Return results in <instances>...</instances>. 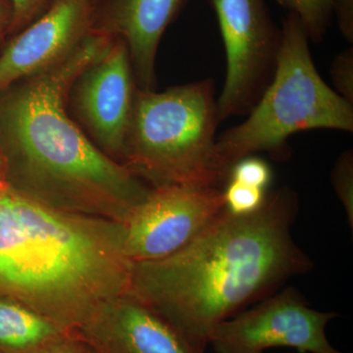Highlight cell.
I'll use <instances>...</instances> for the list:
<instances>
[{"mask_svg": "<svg viewBox=\"0 0 353 353\" xmlns=\"http://www.w3.org/2000/svg\"><path fill=\"white\" fill-rule=\"evenodd\" d=\"M281 31L270 83L248 118L217 138L218 155L228 175L236 161L255 153L268 152L278 159L287 157L288 139L297 132L353 131V104L320 76L301 21L290 13Z\"/></svg>", "mask_w": 353, "mask_h": 353, "instance_id": "cell-5", "label": "cell"}, {"mask_svg": "<svg viewBox=\"0 0 353 353\" xmlns=\"http://www.w3.org/2000/svg\"><path fill=\"white\" fill-rule=\"evenodd\" d=\"M273 179L271 166L262 158L250 155L241 158L231 167L228 180L266 190Z\"/></svg>", "mask_w": 353, "mask_h": 353, "instance_id": "cell-17", "label": "cell"}, {"mask_svg": "<svg viewBox=\"0 0 353 353\" xmlns=\"http://www.w3.org/2000/svg\"><path fill=\"white\" fill-rule=\"evenodd\" d=\"M220 122L212 80L138 90L121 163L152 188L223 189L229 175L218 155Z\"/></svg>", "mask_w": 353, "mask_h": 353, "instance_id": "cell-4", "label": "cell"}, {"mask_svg": "<svg viewBox=\"0 0 353 353\" xmlns=\"http://www.w3.org/2000/svg\"><path fill=\"white\" fill-rule=\"evenodd\" d=\"M74 332L25 304L0 296V353H43Z\"/></svg>", "mask_w": 353, "mask_h": 353, "instance_id": "cell-13", "label": "cell"}, {"mask_svg": "<svg viewBox=\"0 0 353 353\" xmlns=\"http://www.w3.org/2000/svg\"><path fill=\"white\" fill-rule=\"evenodd\" d=\"M94 0H55L38 19L14 34L0 54V92L54 66L92 32Z\"/></svg>", "mask_w": 353, "mask_h": 353, "instance_id": "cell-10", "label": "cell"}, {"mask_svg": "<svg viewBox=\"0 0 353 353\" xmlns=\"http://www.w3.org/2000/svg\"><path fill=\"white\" fill-rule=\"evenodd\" d=\"M331 182L336 196L345 208L350 228H353V152L345 150L334 162Z\"/></svg>", "mask_w": 353, "mask_h": 353, "instance_id": "cell-16", "label": "cell"}, {"mask_svg": "<svg viewBox=\"0 0 353 353\" xmlns=\"http://www.w3.org/2000/svg\"><path fill=\"white\" fill-rule=\"evenodd\" d=\"M338 316L310 307L299 290L284 288L220 323L209 336L208 345L216 353H265L274 347L345 353L334 348L326 334L329 323Z\"/></svg>", "mask_w": 353, "mask_h": 353, "instance_id": "cell-7", "label": "cell"}, {"mask_svg": "<svg viewBox=\"0 0 353 353\" xmlns=\"http://www.w3.org/2000/svg\"><path fill=\"white\" fill-rule=\"evenodd\" d=\"M294 14L307 32L309 39L318 43L324 38L333 18L332 0H277Z\"/></svg>", "mask_w": 353, "mask_h": 353, "instance_id": "cell-14", "label": "cell"}, {"mask_svg": "<svg viewBox=\"0 0 353 353\" xmlns=\"http://www.w3.org/2000/svg\"><path fill=\"white\" fill-rule=\"evenodd\" d=\"M43 353H97L78 331L70 334Z\"/></svg>", "mask_w": 353, "mask_h": 353, "instance_id": "cell-21", "label": "cell"}, {"mask_svg": "<svg viewBox=\"0 0 353 353\" xmlns=\"http://www.w3.org/2000/svg\"><path fill=\"white\" fill-rule=\"evenodd\" d=\"M219 188H152L121 223L123 248L132 263L170 256L194 240L224 211Z\"/></svg>", "mask_w": 353, "mask_h": 353, "instance_id": "cell-8", "label": "cell"}, {"mask_svg": "<svg viewBox=\"0 0 353 353\" xmlns=\"http://www.w3.org/2000/svg\"><path fill=\"white\" fill-rule=\"evenodd\" d=\"M138 90L126 43L114 37L70 90L69 101L88 138L120 163Z\"/></svg>", "mask_w": 353, "mask_h": 353, "instance_id": "cell-9", "label": "cell"}, {"mask_svg": "<svg viewBox=\"0 0 353 353\" xmlns=\"http://www.w3.org/2000/svg\"><path fill=\"white\" fill-rule=\"evenodd\" d=\"M13 6V20L9 34L14 36L28 25L41 17L55 0H11Z\"/></svg>", "mask_w": 353, "mask_h": 353, "instance_id": "cell-19", "label": "cell"}, {"mask_svg": "<svg viewBox=\"0 0 353 353\" xmlns=\"http://www.w3.org/2000/svg\"><path fill=\"white\" fill-rule=\"evenodd\" d=\"M299 196L289 187L267 192L259 210H225L170 256L132 263L129 294L205 350L215 327L313 269L292 226Z\"/></svg>", "mask_w": 353, "mask_h": 353, "instance_id": "cell-1", "label": "cell"}, {"mask_svg": "<svg viewBox=\"0 0 353 353\" xmlns=\"http://www.w3.org/2000/svg\"><path fill=\"white\" fill-rule=\"evenodd\" d=\"M132 265L121 223L0 188V296L79 331L102 303L129 292Z\"/></svg>", "mask_w": 353, "mask_h": 353, "instance_id": "cell-3", "label": "cell"}, {"mask_svg": "<svg viewBox=\"0 0 353 353\" xmlns=\"http://www.w3.org/2000/svg\"><path fill=\"white\" fill-rule=\"evenodd\" d=\"M185 0H94L92 31L123 39L139 90H155L160 41Z\"/></svg>", "mask_w": 353, "mask_h": 353, "instance_id": "cell-12", "label": "cell"}, {"mask_svg": "<svg viewBox=\"0 0 353 353\" xmlns=\"http://www.w3.org/2000/svg\"><path fill=\"white\" fill-rule=\"evenodd\" d=\"M334 92L353 104V48H347L334 58L331 70Z\"/></svg>", "mask_w": 353, "mask_h": 353, "instance_id": "cell-18", "label": "cell"}, {"mask_svg": "<svg viewBox=\"0 0 353 353\" xmlns=\"http://www.w3.org/2000/svg\"><path fill=\"white\" fill-rule=\"evenodd\" d=\"M333 16H336L343 38L353 43V0H332Z\"/></svg>", "mask_w": 353, "mask_h": 353, "instance_id": "cell-20", "label": "cell"}, {"mask_svg": "<svg viewBox=\"0 0 353 353\" xmlns=\"http://www.w3.org/2000/svg\"><path fill=\"white\" fill-rule=\"evenodd\" d=\"M13 20V6L11 0H0V39L9 34Z\"/></svg>", "mask_w": 353, "mask_h": 353, "instance_id": "cell-22", "label": "cell"}, {"mask_svg": "<svg viewBox=\"0 0 353 353\" xmlns=\"http://www.w3.org/2000/svg\"><path fill=\"white\" fill-rule=\"evenodd\" d=\"M225 206L234 215H248L259 210L266 199V190L228 180L223 187Z\"/></svg>", "mask_w": 353, "mask_h": 353, "instance_id": "cell-15", "label": "cell"}, {"mask_svg": "<svg viewBox=\"0 0 353 353\" xmlns=\"http://www.w3.org/2000/svg\"><path fill=\"white\" fill-rule=\"evenodd\" d=\"M214 10L227 57L217 99L220 120L248 115L268 87L282 41L265 0H208Z\"/></svg>", "mask_w": 353, "mask_h": 353, "instance_id": "cell-6", "label": "cell"}, {"mask_svg": "<svg viewBox=\"0 0 353 353\" xmlns=\"http://www.w3.org/2000/svg\"><path fill=\"white\" fill-rule=\"evenodd\" d=\"M6 170H4L3 157H2L1 150H0V188L6 185Z\"/></svg>", "mask_w": 353, "mask_h": 353, "instance_id": "cell-23", "label": "cell"}, {"mask_svg": "<svg viewBox=\"0 0 353 353\" xmlns=\"http://www.w3.org/2000/svg\"><path fill=\"white\" fill-rule=\"evenodd\" d=\"M78 332L97 353H205L129 292L102 303Z\"/></svg>", "mask_w": 353, "mask_h": 353, "instance_id": "cell-11", "label": "cell"}, {"mask_svg": "<svg viewBox=\"0 0 353 353\" xmlns=\"http://www.w3.org/2000/svg\"><path fill=\"white\" fill-rule=\"evenodd\" d=\"M114 37L92 31L61 62L14 83L0 110L11 188L51 208L122 223L152 187L101 152L70 115L69 94Z\"/></svg>", "mask_w": 353, "mask_h": 353, "instance_id": "cell-2", "label": "cell"}]
</instances>
